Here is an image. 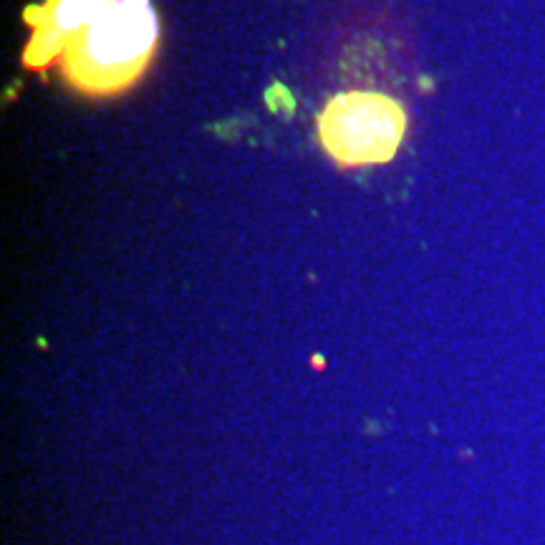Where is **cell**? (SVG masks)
Wrapping results in <instances>:
<instances>
[{
    "label": "cell",
    "mask_w": 545,
    "mask_h": 545,
    "mask_svg": "<svg viewBox=\"0 0 545 545\" xmlns=\"http://www.w3.org/2000/svg\"><path fill=\"white\" fill-rule=\"evenodd\" d=\"M157 36L159 26L149 0H114L66 46L63 73L84 94H119L149 66Z\"/></svg>",
    "instance_id": "cell-1"
},
{
    "label": "cell",
    "mask_w": 545,
    "mask_h": 545,
    "mask_svg": "<svg viewBox=\"0 0 545 545\" xmlns=\"http://www.w3.org/2000/svg\"><path fill=\"white\" fill-rule=\"evenodd\" d=\"M406 132L399 101L374 91H346L331 99L318 117V137L341 167L389 162Z\"/></svg>",
    "instance_id": "cell-2"
},
{
    "label": "cell",
    "mask_w": 545,
    "mask_h": 545,
    "mask_svg": "<svg viewBox=\"0 0 545 545\" xmlns=\"http://www.w3.org/2000/svg\"><path fill=\"white\" fill-rule=\"evenodd\" d=\"M112 3L114 0H46L43 6L26 8V23L33 28V38L23 56L26 66L36 71L46 68L51 58L63 53Z\"/></svg>",
    "instance_id": "cell-3"
}]
</instances>
